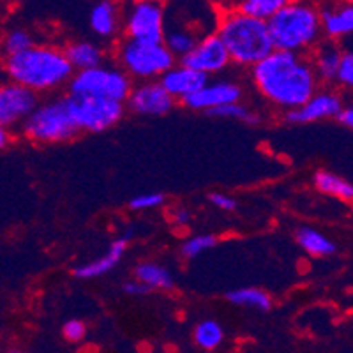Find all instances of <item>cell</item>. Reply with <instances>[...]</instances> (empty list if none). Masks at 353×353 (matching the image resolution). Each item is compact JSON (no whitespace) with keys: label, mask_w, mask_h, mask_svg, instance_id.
Masks as SVG:
<instances>
[{"label":"cell","mask_w":353,"mask_h":353,"mask_svg":"<svg viewBox=\"0 0 353 353\" xmlns=\"http://www.w3.org/2000/svg\"><path fill=\"white\" fill-rule=\"evenodd\" d=\"M191 221V212L184 207H179L172 212V223L176 226H185Z\"/></svg>","instance_id":"d590c367"},{"label":"cell","mask_w":353,"mask_h":353,"mask_svg":"<svg viewBox=\"0 0 353 353\" xmlns=\"http://www.w3.org/2000/svg\"><path fill=\"white\" fill-rule=\"evenodd\" d=\"M343 108L341 97L330 90H316L297 110L285 113L286 122L290 124H311V122L325 121L339 115Z\"/></svg>","instance_id":"9a60e30c"},{"label":"cell","mask_w":353,"mask_h":353,"mask_svg":"<svg viewBox=\"0 0 353 353\" xmlns=\"http://www.w3.org/2000/svg\"><path fill=\"white\" fill-rule=\"evenodd\" d=\"M228 302L241 307L256 309V311H269L272 307V297L261 288L248 286V288H237L226 293Z\"/></svg>","instance_id":"d4e9b609"},{"label":"cell","mask_w":353,"mask_h":353,"mask_svg":"<svg viewBox=\"0 0 353 353\" xmlns=\"http://www.w3.org/2000/svg\"><path fill=\"white\" fill-rule=\"evenodd\" d=\"M314 188L323 194L337 198V200L348 201L353 203V184L352 182L345 181L343 176L336 175L332 172H325L321 170L314 175Z\"/></svg>","instance_id":"603a6c76"},{"label":"cell","mask_w":353,"mask_h":353,"mask_svg":"<svg viewBox=\"0 0 353 353\" xmlns=\"http://www.w3.org/2000/svg\"><path fill=\"white\" fill-rule=\"evenodd\" d=\"M128 295H132V297H143V295H149L152 290L149 286H145L143 283H140L138 279H131V281H125L124 286H122Z\"/></svg>","instance_id":"e575fe53"},{"label":"cell","mask_w":353,"mask_h":353,"mask_svg":"<svg viewBox=\"0 0 353 353\" xmlns=\"http://www.w3.org/2000/svg\"><path fill=\"white\" fill-rule=\"evenodd\" d=\"M209 77H205L201 72L194 71V69L188 68L184 64H175L170 68L168 71L159 78V83L165 87L166 92L173 97V99H181L184 103L189 96H193L200 90L203 85H207Z\"/></svg>","instance_id":"2e32d148"},{"label":"cell","mask_w":353,"mask_h":353,"mask_svg":"<svg viewBox=\"0 0 353 353\" xmlns=\"http://www.w3.org/2000/svg\"><path fill=\"white\" fill-rule=\"evenodd\" d=\"M295 239H297V244L311 256H329L336 251V244L332 241H329L321 232L309 228V226L299 228L295 233Z\"/></svg>","instance_id":"cb8c5ba5"},{"label":"cell","mask_w":353,"mask_h":353,"mask_svg":"<svg viewBox=\"0 0 353 353\" xmlns=\"http://www.w3.org/2000/svg\"><path fill=\"white\" fill-rule=\"evenodd\" d=\"M18 0H0V4H14Z\"/></svg>","instance_id":"f35d334b"},{"label":"cell","mask_w":353,"mask_h":353,"mask_svg":"<svg viewBox=\"0 0 353 353\" xmlns=\"http://www.w3.org/2000/svg\"><path fill=\"white\" fill-rule=\"evenodd\" d=\"M71 115L78 125V131L101 132L113 128L125 113L124 103L101 97H68Z\"/></svg>","instance_id":"9c48e42d"},{"label":"cell","mask_w":353,"mask_h":353,"mask_svg":"<svg viewBox=\"0 0 353 353\" xmlns=\"http://www.w3.org/2000/svg\"><path fill=\"white\" fill-rule=\"evenodd\" d=\"M258 94L272 106L292 112L318 90V78L309 57L274 50L251 68Z\"/></svg>","instance_id":"6da1fadb"},{"label":"cell","mask_w":353,"mask_h":353,"mask_svg":"<svg viewBox=\"0 0 353 353\" xmlns=\"http://www.w3.org/2000/svg\"><path fill=\"white\" fill-rule=\"evenodd\" d=\"M161 205H165V194L161 193H143L132 198L129 201V207L138 212H145V210L159 209Z\"/></svg>","instance_id":"4dcf8cb0"},{"label":"cell","mask_w":353,"mask_h":353,"mask_svg":"<svg viewBox=\"0 0 353 353\" xmlns=\"http://www.w3.org/2000/svg\"><path fill=\"white\" fill-rule=\"evenodd\" d=\"M216 34L225 44L232 64L241 68L251 69L274 52L267 21L249 17L235 8L221 12Z\"/></svg>","instance_id":"277c9868"},{"label":"cell","mask_w":353,"mask_h":353,"mask_svg":"<svg viewBox=\"0 0 353 353\" xmlns=\"http://www.w3.org/2000/svg\"><path fill=\"white\" fill-rule=\"evenodd\" d=\"M337 121L341 122L343 125H346V128L353 129V105L343 106L339 115H337Z\"/></svg>","instance_id":"8d00e7d4"},{"label":"cell","mask_w":353,"mask_h":353,"mask_svg":"<svg viewBox=\"0 0 353 353\" xmlns=\"http://www.w3.org/2000/svg\"><path fill=\"white\" fill-rule=\"evenodd\" d=\"M8 353H21V352H20V350H17V348H14V350H9Z\"/></svg>","instance_id":"ab89813d"},{"label":"cell","mask_w":353,"mask_h":353,"mask_svg":"<svg viewBox=\"0 0 353 353\" xmlns=\"http://www.w3.org/2000/svg\"><path fill=\"white\" fill-rule=\"evenodd\" d=\"M34 37L28 32L27 28L14 27L2 36V52L6 57L18 55V53L25 52V50L32 48Z\"/></svg>","instance_id":"83f0119b"},{"label":"cell","mask_w":353,"mask_h":353,"mask_svg":"<svg viewBox=\"0 0 353 353\" xmlns=\"http://www.w3.org/2000/svg\"><path fill=\"white\" fill-rule=\"evenodd\" d=\"M217 245V237L212 233H201V235H194V237L185 239L184 244L181 248L182 256L188 258V260H193L198 258L200 254L207 253L212 248Z\"/></svg>","instance_id":"f1b7e54d"},{"label":"cell","mask_w":353,"mask_h":353,"mask_svg":"<svg viewBox=\"0 0 353 353\" xmlns=\"http://www.w3.org/2000/svg\"><path fill=\"white\" fill-rule=\"evenodd\" d=\"M217 9L209 0H170L165 6V43L175 59H182L198 41L216 32Z\"/></svg>","instance_id":"3957f363"},{"label":"cell","mask_w":353,"mask_h":353,"mask_svg":"<svg viewBox=\"0 0 353 353\" xmlns=\"http://www.w3.org/2000/svg\"><path fill=\"white\" fill-rule=\"evenodd\" d=\"M0 50H2V36H0Z\"/></svg>","instance_id":"60d3db41"},{"label":"cell","mask_w":353,"mask_h":353,"mask_svg":"<svg viewBox=\"0 0 353 353\" xmlns=\"http://www.w3.org/2000/svg\"><path fill=\"white\" fill-rule=\"evenodd\" d=\"M90 30L99 39H113L122 27V9L117 0H97L88 12Z\"/></svg>","instance_id":"ac0fdd59"},{"label":"cell","mask_w":353,"mask_h":353,"mask_svg":"<svg viewBox=\"0 0 353 353\" xmlns=\"http://www.w3.org/2000/svg\"><path fill=\"white\" fill-rule=\"evenodd\" d=\"M129 241H131V233H124L122 237H119L117 241H113L110 244L108 251L105 254H101L96 260L87 261V263L77 267L74 269V276L78 279H94V277H99L103 274H108L110 270H113L117 265L121 263L125 251H128Z\"/></svg>","instance_id":"d6986e66"},{"label":"cell","mask_w":353,"mask_h":353,"mask_svg":"<svg viewBox=\"0 0 353 353\" xmlns=\"http://www.w3.org/2000/svg\"><path fill=\"white\" fill-rule=\"evenodd\" d=\"M293 0H237L235 9L245 12L249 17L258 18V20L269 21L276 12L281 11Z\"/></svg>","instance_id":"484cf974"},{"label":"cell","mask_w":353,"mask_h":353,"mask_svg":"<svg viewBox=\"0 0 353 353\" xmlns=\"http://www.w3.org/2000/svg\"><path fill=\"white\" fill-rule=\"evenodd\" d=\"M25 138L36 143H62L77 137L78 125L71 115L68 97L46 101L21 125Z\"/></svg>","instance_id":"52a82bcc"},{"label":"cell","mask_w":353,"mask_h":353,"mask_svg":"<svg viewBox=\"0 0 353 353\" xmlns=\"http://www.w3.org/2000/svg\"><path fill=\"white\" fill-rule=\"evenodd\" d=\"M64 55L74 71L97 68L105 61V52L99 44L85 39L71 41L64 48Z\"/></svg>","instance_id":"44dd1931"},{"label":"cell","mask_w":353,"mask_h":353,"mask_svg":"<svg viewBox=\"0 0 353 353\" xmlns=\"http://www.w3.org/2000/svg\"><path fill=\"white\" fill-rule=\"evenodd\" d=\"M117 61L131 80H159L170 68L175 65V57L165 43H149L124 37L117 44Z\"/></svg>","instance_id":"8992f818"},{"label":"cell","mask_w":353,"mask_h":353,"mask_svg":"<svg viewBox=\"0 0 353 353\" xmlns=\"http://www.w3.org/2000/svg\"><path fill=\"white\" fill-rule=\"evenodd\" d=\"M242 99V88L235 81H207V85L198 90L196 94L189 96L184 101V105L196 112H214L223 106L233 105V103H241Z\"/></svg>","instance_id":"5bb4252c"},{"label":"cell","mask_w":353,"mask_h":353,"mask_svg":"<svg viewBox=\"0 0 353 353\" xmlns=\"http://www.w3.org/2000/svg\"><path fill=\"white\" fill-rule=\"evenodd\" d=\"M2 71L6 80L14 81L32 92H50L69 85L74 69L65 59L64 50L52 44H34L18 55L6 57Z\"/></svg>","instance_id":"7a4b0ae2"},{"label":"cell","mask_w":353,"mask_h":353,"mask_svg":"<svg viewBox=\"0 0 353 353\" xmlns=\"http://www.w3.org/2000/svg\"><path fill=\"white\" fill-rule=\"evenodd\" d=\"M341 57L343 52L334 44V41H320L314 46L313 57L309 61L313 64L318 81H336Z\"/></svg>","instance_id":"ffe728a7"},{"label":"cell","mask_w":353,"mask_h":353,"mask_svg":"<svg viewBox=\"0 0 353 353\" xmlns=\"http://www.w3.org/2000/svg\"><path fill=\"white\" fill-rule=\"evenodd\" d=\"M9 141H11V131L0 125V150L6 149L9 145Z\"/></svg>","instance_id":"74e56055"},{"label":"cell","mask_w":353,"mask_h":353,"mask_svg":"<svg viewBox=\"0 0 353 353\" xmlns=\"http://www.w3.org/2000/svg\"><path fill=\"white\" fill-rule=\"evenodd\" d=\"M339 2H353V0H339Z\"/></svg>","instance_id":"b9f144b4"},{"label":"cell","mask_w":353,"mask_h":353,"mask_svg":"<svg viewBox=\"0 0 353 353\" xmlns=\"http://www.w3.org/2000/svg\"><path fill=\"white\" fill-rule=\"evenodd\" d=\"M336 81H339L343 87L352 88L353 90V50L343 52L341 64H339V69H337Z\"/></svg>","instance_id":"1f68e13d"},{"label":"cell","mask_w":353,"mask_h":353,"mask_svg":"<svg viewBox=\"0 0 353 353\" xmlns=\"http://www.w3.org/2000/svg\"><path fill=\"white\" fill-rule=\"evenodd\" d=\"M125 37L149 43H163L165 4L161 0H132L122 17Z\"/></svg>","instance_id":"30bf717a"},{"label":"cell","mask_w":353,"mask_h":353,"mask_svg":"<svg viewBox=\"0 0 353 353\" xmlns=\"http://www.w3.org/2000/svg\"><path fill=\"white\" fill-rule=\"evenodd\" d=\"M194 343L200 346L201 350L212 352L217 346H221L223 339H225V330L217 323L216 320H201L196 327H194Z\"/></svg>","instance_id":"4316f807"},{"label":"cell","mask_w":353,"mask_h":353,"mask_svg":"<svg viewBox=\"0 0 353 353\" xmlns=\"http://www.w3.org/2000/svg\"><path fill=\"white\" fill-rule=\"evenodd\" d=\"M132 80L122 69L101 64L92 69L74 71L69 81V94L74 97H101L125 103Z\"/></svg>","instance_id":"ba28073f"},{"label":"cell","mask_w":353,"mask_h":353,"mask_svg":"<svg viewBox=\"0 0 353 353\" xmlns=\"http://www.w3.org/2000/svg\"><path fill=\"white\" fill-rule=\"evenodd\" d=\"M210 115L221 117V119H233V121L244 122L249 125L260 124L261 117L256 112L249 110L248 106H244L242 103H233V105L223 106V108H217L214 112H210Z\"/></svg>","instance_id":"f546056e"},{"label":"cell","mask_w":353,"mask_h":353,"mask_svg":"<svg viewBox=\"0 0 353 353\" xmlns=\"http://www.w3.org/2000/svg\"><path fill=\"white\" fill-rule=\"evenodd\" d=\"M0 353H2V350H0Z\"/></svg>","instance_id":"7bdbcfd3"},{"label":"cell","mask_w":353,"mask_h":353,"mask_svg":"<svg viewBox=\"0 0 353 353\" xmlns=\"http://www.w3.org/2000/svg\"><path fill=\"white\" fill-rule=\"evenodd\" d=\"M267 27L274 50L301 55L307 50H314L323 36L320 6L313 0H293L267 21Z\"/></svg>","instance_id":"5b68a950"},{"label":"cell","mask_w":353,"mask_h":353,"mask_svg":"<svg viewBox=\"0 0 353 353\" xmlns=\"http://www.w3.org/2000/svg\"><path fill=\"white\" fill-rule=\"evenodd\" d=\"M209 201L216 207V209L225 210V212H233V210L237 209V201H235V198L230 196V194L226 193H212L209 196Z\"/></svg>","instance_id":"836d02e7"},{"label":"cell","mask_w":353,"mask_h":353,"mask_svg":"<svg viewBox=\"0 0 353 353\" xmlns=\"http://www.w3.org/2000/svg\"><path fill=\"white\" fill-rule=\"evenodd\" d=\"M62 336L71 343L83 341L87 336V325L81 320H69L62 327Z\"/></svg>","instance_id":"d6a6232c"},{"label":"cell","mask_w":353,"mask_h":353,"mask_svg":"<svg viewBox=\"0 0 353 353\" xmlns=\"http://www.w3.org/2000/svg\"><path fill=\"white\" fill-rule=\"evenodd\" d=\"M321 32L329 41L343 39L353 34V2L330 0L320 8Z\"/></svg>","instance_id":"e0dca14e"},{"label":"cell","mask_w":353,"mask_h":353,"mask_svg":"<svg viewBox=\"0 0 353 353\" xmlns=\"http://www.w3.org/2000/svg\"><path fill=\"white\" fill-rule=\"evenodd\" d=\"M125 103L131 112L145 117L166 115L175 106V99L166 92L159 80L138 81L137 85H132Z\"/></svg>","instance_id":"4fadbf2b"},{"label":"cell","mask_w":353,"mask_h":353,"mask_svg":"<svg viewBox=\"0 0 353 353\" xmlns=\"http://www.w3.org/2000/svg\"><path fill=\"white\" fill-rule=\"evenodd\" d=\"M39 105V96L14 81H0V125L20 128Z\"/></svg>","instance_id":"8fae6325"},{"label":"cell","mask_w":353,"mask_h":353,"mask_svg":"<svg viewBox=\"0 0 353 353\" xmlns=\"http://www.w3.org/2000/svg\"><path fill=\"white\" fill-rule=\"evenodd\" d=\"M134 279L149 286L150 290H172L175 286L173 274L166 267L154 261H141L134 269Z\"/></svg>","instance_id":"7402d4cb"},{"label":"cell","mask_w":353,"mask_h":353,"mask_svg":"<svg viewBox=\"0 0 353 353\" xmlns=\"http://www.w3.org/2000/svg\"><path fill=\"white\" fill-rule=\"evenodd\" d=\"M181 64L201 72L205 77H212V74H219V72L226 71L232 61H230L225 44L221 43L217 34L214 32L198 41L196 46L188 55L182 57Z\"/></svg>","instance_id":"7c38bea8"}]
</instances>
